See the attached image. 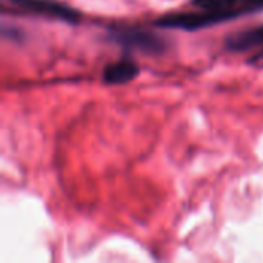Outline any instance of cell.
<instances>
[{
	"mask_svg": "<svg viewBox=\"0 0 263 263\" xmlns=\"http://www.w3.org/2000/svg\"><path fill=\"white\" fill-rule=\"evenodd\" d=\"M194 11H177L159 17L154 25L160 28H176L197 31L219 23H225L240 15L263 11V0H191Z\"/></svg>",
	"mask_w": 263,
	"mask_h": 263,
	"instance_id": "1",
	"label": "cell"
},
{
	"mask_svg": "<svg viewBox=\"0 0 263 263\" xmlns=\"http://www.w3.org/2000/svg\"><path fill=\"white\" fill-rule=\"evenodd\" d=\"M109 39L128 51H140L143 54H162L166 51V40L151 29L136 26H116L109 29Z\"/></svg>",
	"mask_w": 263,
	"mask_h": 263,
	"instance_id": "2",
	"label": "cell"
},
{
	"mask_svg": "<svg viewBox=\"0 0 263 263\" xmlns=\"http://www.w3.org/2000/svg\"><path fill=\"white\" fill-rule=\"evenodd\" d=\"M3 6H9L11 11L14 9L23 14L39 15L71 25L82 22V14L79 9L57 0H5Z\"/></svg>",
	"mask_w": 263,
	"mask_h": 263,
	"instance_id": "3",
	"label": "cell"
},
{
	"mask_svg": "<svg viewBox=\"0 0 263 263\" xmlns=\"http://www.w3.org/2000/svg\"><path fill=\"white\" fill-rule=\"evenodd\" d=\"M225 48L231 52L257 51L254 59H263V25L251 26L239 32H233L225 39Z\"/></svg>",
	"mask_w": 263,
	"mask_h": 263,
	"instance_id": "4",
	"label": "cell"
},
{
	"mask_svg": "<svg viewBox=\"0 0 263 263\" xmlns=\"http://www.w3.org/2000/svg\"><path fill=\"white\" fill-rule=\"evenodd\" d=\"M139 72L140 68L136 60H133L131 57H122L103 68L102 79L108 85H122L134 80Z\"/></svg>",
	"mask_w": 263,
	"mask_h": 263,
	"instance_id": "5",
	"label": "cell"
}]
</instances>
